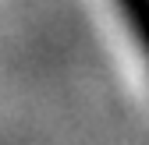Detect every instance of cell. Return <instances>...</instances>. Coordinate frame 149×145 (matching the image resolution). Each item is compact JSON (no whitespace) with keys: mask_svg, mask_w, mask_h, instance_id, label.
Listing matches in <instances>:
<instances>
[{"mask_svg":"<svg viewBox=\"0 0 149 145\" xmlns=\"http://www.w3.org/2000/svg\"><path fill=\"white\" fill-rule=\"evenodd\" d=\"M117 4H121V11H124L128 28L135 32L139 50L149 57V0H117Z\"/></svg>","mask_w":149,"mask_h":145,"instance_id":"cell-1","label":"cell"}]
</instances>
